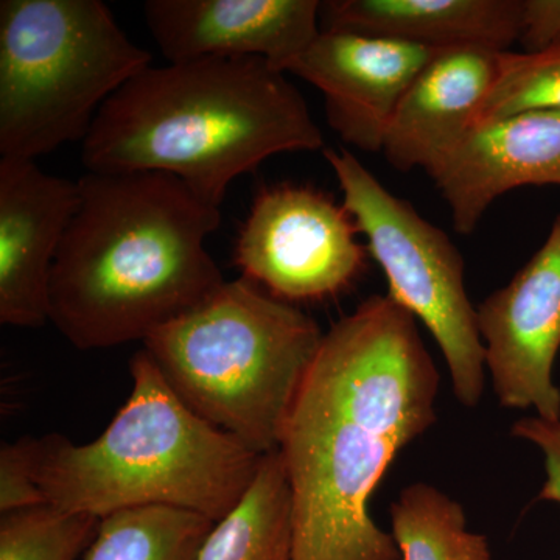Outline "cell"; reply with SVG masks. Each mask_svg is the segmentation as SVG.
<instances>
[{
    "label": "cell",
    "instance_id": "6da1fadb",
    "mask_svg": "<svg viewBox=\"0 0 560 560\" xmlns=\"http://www.w3.org/2000/svg\"><path fill=\"white\" fill-rule=\"evenodd\" d=\"M440 385L415 316L388 294L324 331L280 433L291 560H401L371 499L397 455L436 423Z\"/></svg>",
    "mask_w": 560,
    "mask_h": 560
},
{
    "label": "cell",
    "instance_id": "7a4b0ae2",
    "mask_svg": "<svg viewBox=\"0 0 560 560\" xmlns=\"http://www.w3.org/2000/svg\"><path fill=\"white\" fill-rule=\"evenodd\" d=\"M79 186L49 296L50 323L77 349L145 342L226 282L206 249L220 208L183 180L88 172Z\"/></svg>",
    "mask_w": 560,
    "mask_h": 560
},
{
    "label": "cell",
    "instance_id": "3957f363",
    "mask_svg": "<svg viewBox=\"0 0 560 560\" xmlns=\"http://www.w3.org/2000/svg\"><path fill=\"white\" fill-rule=\"evenodd\" d=\"M301 91L261 58L149 68L120 88L81 147L88 172H160L220 208L238 176L290 151L323 149Z\"/></svg>",
    "mask_w": 560,
    "mask_h": 560
},
{
    "label": "cell",
    "instance_id": "277c9868",
    "mask_svg": "<svg viewBox=\"0 0 560 560\" xmlns=\"http://www.w3.org/2000/svg\"><path fill=\"white\" fill-rule=\"evenodd\" d=\"M130 374V397L97 440H36V482L46 503L97 518L171 506L220 522L245 495L264 455L191 412L145 350L132 357Z\"/></svg>",
    "mask_w": 560,
    "mask_h": 560
},
{
    "label": "cell",
    "instance_id": "5b68a950",
    "mask_svg": "<svg viewBox=\"0 0 560 560\" xmlns=\"http://www.w3.org/2000/svg\"><path fill=\"white\" fill-rule=\"evenodd\" d=\"M323 337L312 316L241 278L154 331L143 350L191 412L268 455Z\"/></svg>",
    "mask_w": 560,
    "mask_h": 560
},
{
    "label": "cell",
    "instance_id": "8992f818",
    "mask_svg": "<svg viewBox=\"0 0 560 560\" xmlns=\"http://www.w3.org/2000/svg\"><path fill=\"white\" fill-rule=\"evenodd\" d=\"M151 60L101 0H2L0 160L83 143L102 106Z\"/></svg>",
    "mask_w": 560,
    "mask_h": 560
},
{
    "label": "cell",
    "instance_id": "52a82bcc",
    "mask_svg": "<svg viewBox=\"0 0 560 560\" xmlns=\"http://www.w3.org/2000/svg\"><path fill=\"white\" fill-rule=\"evenodd\" d=\"M324 156L340 184L342 206L385 272L388 296L433 335L459 404L477 407L488 370L459 249L411 202L390 194L352 151L326 150Z\"/></svg>",
    "mask_w": 560,
    "mask_h": 560
},
{
    "label": "cell",
    "instance_id": "ba28073f",
    "mask_svg": "<svg viewBox=\"0 0 560 560\" xmlns=\"http://www.w3.org/2000/svg\"><path fill=\"white\" fill-rule=\"evenodd\" d=\"M342 205L323 190L280 184L250 206L234 249L242 278L276 300L318 302L338 296L366 268V245Z\"/></svg>",
    "mask_w": 560,
    "mask_h": 560
},
{
    "label": "cell",
    "instance_id": "9c48e42d",
    "mask_svg": "<svg viewBox=\"0 0 560 560\" xmlns=\"http://www.w3.org/2000/svg\"><path fill=\"white\" fill-rule=\"evenodd\" d=\"M477 316L501 407L560 419V388L552 377L560 352V215L539 250L478 305Z\"/></svg>",
    "mask_w": 560,
    "mask_h": 560
},
{
    "label": "cell",
    "instance_id": "30bf717a",
    "mask_svg": "<svg viewBox=\"0 0 560 560\" xmlns=\"http://www.w3.org/2000/svg\"><path fill=\"white\" fill-rule=\"evenodd\" d=\"M438 51L361 33L320 31L285 73L323 92L327 121L346 143L378 153L405 92Z\"/></svg>",
    "mask_w": 560,
    "mask_h": 560
},
{
    "label": "cell",
    "instance_id": "8fae6325",
    "mask_svg": "<svg viewBox=\"0 0 560 560\" xmlns=\"http://www.w3.org/2000/svg\"><path fill=\"white\" fill-rule=\"evenodd\" d=\"M80 198L79 180L36 161L0 160V323L35 329L49 320L51 268Z\"/></svg>",
    "mask_w": 560,
    "mask_h": 560
},
{
    "label": "cell",
    "instance_id": "7c38bea8",
    "mask_svg": "<svg viewBox=\"0 0 560 560\" xmlns=\"http://www.w3.org/2000/svg\"><path fill=\"white\" fill-rule=\"evenodd\" d=\"M318 0H149L147 27L168 62L261 58L289 68L320 33Z\"/></svg>",
    "mask_w": 560,
    "mask_h": 560
},
{
    "label": "cell",
    "instance_id": "4fadbf2b",
    "mask_svg": "<svg viewBox=\"0 0 560 560\" xmlns=\"http://www.w3.org/2000/svg\"><path fill=\"white\" fill-rule=\"evenodd\" d=\"M463 235L508 191L560 186V110H525L480 121L429 172Z\"/></svg>",
    "mask_w": 560,
    "mask_h": 560
},
{
    "label": "cell",
    "instance_id": "5bb4252c",
    "mask_svg": "<svg viewBox=\"0 0 560 560\" xmlns=\"http://www.w3.org/2000/svg\"><path fill=\"white\" fill-rule=\"evenodd\" d=\"M503 51L459 47L438 51L405 92L382 153L394 168L429 172L480 121Z\"/></svg>",
    "mask_w": 560,
    "mask_h": 560
},
{
    "label": "cell",
    "instance_id": "9a60e30c",
    "mask_svg": "<svg viewBox=\"0 0 560 560\" xmlns=\"http://www.w3.org/2000/svg\"><path fill=\"white\" fill-rule=\"evenodd\" d=\"M523 0H330L320 31L361 33L434 50L508 51L521 39Z\"/></svg>",
    "mask_w": 560,
    "mask_h": 560
},
{
    "label": "cell",
    "instance_id": "2e32d148",
    "mask_svg": "<svg viewBox=\"0 0 560 560\" xmlns=\"http://www.w3.org/2000/svg\"><path fill=\"white\" fill-rule=\"evenodd\" d=\"M293 503L279 452L261 456L245 495L213 525L197 560H291Z\"/></svg>",
    "mask_w": 560,
    "mask_h": 560
},
{
    "label": "cell",
    "instance_id": "e0dca14e",
    "mask_svg": "<svg viewBox=\"0 0 560 560\" xmlns=\"http://www.w3.org/2000/svg\"><path fill=\"white\" fill-rule=\"evenodd\" d=\"M213 525L171 506L114 512L101 518L83 560H197Z\"/></svg>",
    "mask_w": 560,
    "mask_h": 560
},
{
    "label": "cell",
    "instance_id": "ac0fdd59",
    "mask_svg": "<svg viewBox=\"0 0 560 560\" xmlns=\"http://www.w3.org/2000/svg\"><path fill=\"white\" fill-rule=\"evenodd\" d=\"M389 512L401 560H493L488 537L467 529L463 506L434 486H408Z\"/></svg>",
    "mask_w": 560,
    "mask_h": 560
},
{
    "label": "cell",
    "instance_id": "d6986e66",
    "mask_svg": "<svg viewBox=\"0 0 560 560\" xmlns=\"http://www.w3.org/2000/svg\"><path fill=\"white\" fill-rule=\"evenodd\" d=\"M101 518L40 504L0 517V560H75L88 550Z\"/></svg>",
    "mask_w": 560,
    "mask_h": 560
},
{
    "label": "cell",
    "instance_id": "ffe728a7",
    "mask_svg": "<svg viewBox=\"0 0 560 560\" xmlns=\"http://www.w3.org/2000/svg\"><path fill=\"white\" fill-rule=\"evenodd\" d=\"M539 109L560 110V46L525 54L503 51L480 121Z\"/></svg>",
    "mask_w": 560,
    "mask_h": 560
},
{
    "label": "cell",
    "instance_id": "44dd1931",
    "mask_svg": "<svg viewBox=\"0 0 560 560\" xmlns=\"http://www.w3.org/2000/svg\"><path fill=\"white\" fill-rule=\"evenodd\" d=\"M36 440L22 438L0 451V512L27 510L46 504L35 474Z\"/></svg>",
    "mask_w": 560,
    "mask_h": 560
},
{
    "label": "cell",
    "instance_id": "7402d4cb",
    "mask_svg": "<svg viewBox=\"0 0 560 560\" xmlns=\"http://www.w3.org/2000/svg\"><path fill=\"white\" fill-rule=\"evenodd\" d=\"M511 434L536 445L544 456L545 482L537 500L560 504V419L528 416L512 423Z\"/></svg>",
    "mask_w": 560,
    "mask_h": 560
},
{
    "label": "cell",
    "instance_id": "603a6c76",
    "mask_svg": "<svg viewBox=\"0 0 560 560\" xmlns=\"http://www.w3.org/2000/svg\"><path fill=\"white\" fill-rule=\"evenodd\" d=\"M518 40L526 51L560 46V0H523Z\"/></svg>",
    "mask_w": 560,
    "mask_h": 560
}]
</instances>
